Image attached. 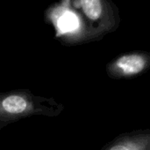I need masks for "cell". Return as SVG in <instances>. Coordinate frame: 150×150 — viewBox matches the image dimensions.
Listing matches in <instances>:
<instances>
[{"mask_svg":"<svg viewBox=\"0 0 150 150\" xmlns=\"http://www.w3.org/2000/svg\"><path fill=\"white\" fill-rule=\"evenodd\" d=\"M80 4L89 19L98 21L103 19L105 11L103 0H80Z\"/></svg>","mask_w":150,"mask_h":150,"instance_id":"277c9868","label":"cell"},{"mask_svg":"<svg viewBox=\"0 0 150 150\" xmlns=\"http://www.w3.org/2000/svg\"><path fill=\"white\" fill-rule=\"evenodd\" d=\"M150 70V52L130 51L122 53L105 66V72L112 80H132Z\"/></svg>","mask_w":150,"mask_h":150,"instance_id":"7a4b0ae2","label":"cell"},{"mask_svg":"<svg viewBox=\"0 0 150 150\" xmlns=\"http://www.w3.org/2000/svg\"><path fill=\"white\" fill-rule=\"evenodd\" d=\"M100 150H150V129H138L121 133Z\"/></svg>","mask_w":150,"mask_h":150,"instance_id":"3957f363","label":"cell"},{"mask_svg":"<svg viewBox=\"0 0 150 150\" xmlns=\"http://www.w3.org/2000/svg\"><path fill=\"white\" fill-rule=\"evenodd\" d=\"M64 106L52 97L36 95L29 89L0 93V129L19 120L42 116H60Z\"/></svg>","mask_w":150,"mask_h":150,"instance_id":"6da1fadb","label":"cell"},{"mask_svg":"<svg viewBox=\"0 0 150 150\" xmlns=\"http://www.w3.org/2000/svg\"><path fill=\"white\" fill-rule=\"evenodd\" d=\"M78 26V22L76 18L73 14L67 13L63 15L58 22L59 29L62 33H67L69 31L75 30Z\"/></svg>","mask_w":150,"mask_h":150,"instance_id":"5b68a950","label":"cell"}]
</instances>
